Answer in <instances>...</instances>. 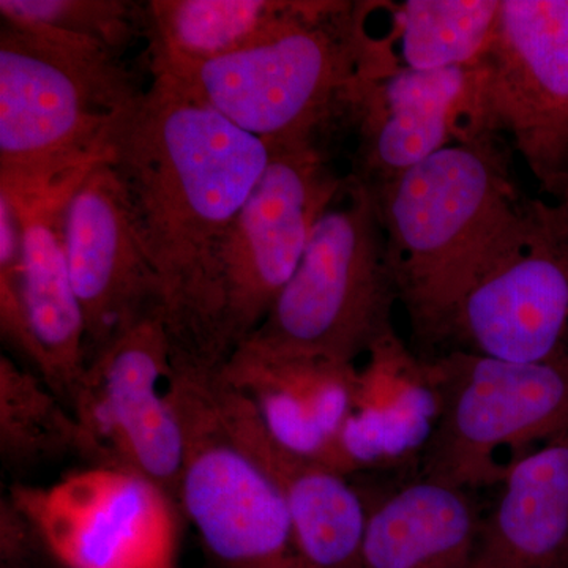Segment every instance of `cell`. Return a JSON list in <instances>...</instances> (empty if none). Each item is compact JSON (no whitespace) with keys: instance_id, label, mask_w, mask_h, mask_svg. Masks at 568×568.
Returning <instances> with one entry per match:
<instances>
[{"instance_id":"cell-17","label":"cell","mask_w":568,"mask_h":568,"mask_svg":"<svg viewBox=\"0 0 568 568\" xmlns=\"http://www.w3.org/2000/svg\"><path fill=\"white\" fill-rule=\"evenodd\" d=\"M220 373L248 399L276 443L335 469L357 365L242 343Z\"/></svg>"},{"instance_id":"cell-12","label":"cell","mask_w":568,"mask_h":568,"mask_svg":"<svg viewBox=\"0 0 568 568\" xmlns=\"http://www.w3.org/2000/svg\"><path fill=\"white\" fill-rule=\"evenodd\" d=\"M41 551L63 568H174L181 510L136 474L91 466L52 487L10 488Z\"/></svg>"},{"instance_id":"cell-16","label":"cell","mask_w":568,"mask_h":568,"mask_svg":"<svg viewBox=\"0 0 568 568\" xmlns=\"http://www.w3.org/2000/svg\"><path fill=\"white\" fill-rule=\"evenodd\" d=\"M211 387L234 435L274 478L308 568H364L366 503L349 478L287 450L268 435L253 406L220 373Z\"/></svg>"},{"instance_id":"cell-20","label":"cell","mask_w":568,"mask_h":568,"mask_svg":"<svg viewBox=\"0 0 568 568\" xmlns=\"http://www.w3.org/2000/svg\"><path fill=\"white\" fill-rule=\"evenodd\" d=\"M366 503L364 568H469L481 521L470 491L418 477Z\"/></svg>"},{"instance_id":"cell-7","label":"cell","mask_w":568,"mask_h":568,"mask_svg":"<svg viewBox=\"0 0 568 568\" xmlns=\"http://www.w3.org/2000/svg\"><path fill=\"white\" fill-rule=\"evenodd\" d=\"M213 369L173 362L185 455L178 506L219 568H308L278 485L216 405Z\"/></svg>"},{"instance_id":"cell-24","label":"cell","mask_w":568,"mask_h":568,"mask_svg":"<svg viewBox=\"0 0 568 568\" xmlns=\"http://www.w3.org/2000/svg\"><path fill=\"white\" fill-rule=\"evenodd\" d=\"M2 20L85 37L119 54L132 43L144 6L123 0H0Z\"/></svg>"},{"instance_id":"cell-4","label":"cell","mask_w":568,"mask_h":568,"mask_svg":"<svg viewBox=\"0 0 568 568\" xmlns=\"http://www.w3.org/2000/svg\"><path fill=\"white\" fill-rule=\"evenodd\" d=\"M110 48L44 26H0V185L32 189L102 159L141 93Z\"/></svg>"},{"instance_id":"cell-18","label":"cell","mask_w":568,"mask_h":568,"mask_svg":"<svg viewBox=\"0 0 568 568\" xmlns=\"http://www.w3.org/2000/svg\"><path fill=\"white\" fill-rule=\"evenodd\" d=\"M465 82V67H399L361 85L349 111L361 134L355 178L369 185L388 181L454 144L452 121Z\"/></svg>"},{"instance_id":"cell-22","label":"cell","mask_w":568,"mask_h":568,"mask_svg":"<svg viewBox=\"0 0 568 568\" xmlns=\"http://www.w3.org/2000/svg\"><path fill=\"white\" fill-rule=\"evenodd\" d=\"M85 459L77 416L40 375L0 355V458L14 474L67 458Z\"/></svg>"},{"instance_id":"cell-23","label":"cell","mask_w":568,"mask_h":568,"mask_svg":"<svg viewBox=\"0 0 568 568\" xmlns=\"http://www.w3.org/2000/svg\"><path fill=\"white\" fill-rule=\"evenodd\" d=\"M500 0H406L387 33L398 65L446 70L474 61L491 36Z\"/></svg>"},{"instance_id":"cell-3","label":"cell","mask_w":568,"mask_h":568,"mask_svg":"<svg viewBox=\"0 0 568 568\" xmlns=\"http://www.w3.org/2000/svg\"><path fill=\"white\" fill-rule=\"evenodd\" d=\"M377 2L301 0L286 24L248 50L152 69L268 145L315 142L358 88L399 69L390 39L368 31Z\"/></svg>"},{"instance_id":"cell-5","label":"cell","mask_w":568,"mask_h":568,"mask_svg":"<svg viewBox=\"0 0 568 568\" xmlns=\"http://www.w3.org/2000/svg\"><path fill=\"white\" fill-rule=\"evenodd\" d=\"M398 291L375 193L351 175L317 220L293 278L244 343L357 365L395 331Z\"/></svg>"},{"instance_id":"cell-9","label":"cell","mask_w":568,"mask_h":568,"mask_svg":"<svg viewBox=\"0 0 568 568\" xmlns=\"http://www.w3.org/2000/svg\"><path fill=\"white\" fill-rule=\"evenodd\" d=\"M454 349L568 366V204L523 197L448 324Z\"/></svg>"},{"instance_id":"cell-13","label":"cell","mask_w":568,"mask_h":568,"mask_svg":"<svg viewBox=\"0 0 568 568\" xmlns=\"http://www.w3.org/2000/svg\"><path fill=\"white\" fill-rule=\"evenodd\" d=\"M65 246L84 317L88 364L136 325L164 320L159 275L141 244L121 182L103 159L89 164L71 190Z\"/></svg>"},{"instance_id":"cell-1","label":"cell","mask_w":568,"mask_h":568,"mask_svg":"<svg viewBox=\"0 0 568 568\" xmlns=\"http://www.w3.org/2000/svg\"><path fill=\"white\" fill-rule=\"evenodd\" d=\"M111 126L102 159L121 182L162 284L173 362L220 369L222 254L272 148L164 74Z\"/></svg>"},{"instance_id":"cell-2","label":"cell","mask_w":568,"mask_h":568,"mask_svg":"<svg viewBox=\"0 0 568 568\" xmlns=\"http://www.w3.org/2000/svg\"><path fill=\"white\" fill-rule=\"evenodd\" d=\"M369 186L398 301L417 338L439 345L525 197L511 181L507 149L495 136L454 142Z\"/></svg>"},{"instance_id":"cell-25","label":"cell","mask_w":568,"mask_h":568,"mask_svg":"<svg viewBox=\"0 0 568 568\" xmlns=\"http://www.w3.org/2000/svg\"><path fill=\"white\" fill-rule=\"evenodd\" d=\"M0 335L11 357L39 375L40 355L22 297L21 227L9 194L0 190Z\"/></svg>"},{"instance_id":"cell-19","label":"cell","mask_w":568,"mask_h":568,"mask_svg":"<svg viewBox=\"0 0 568 568\" xmlns=\"http://www.w3.org/2000/svg\"><path fill=\"white\" fill-rule=\"evenodd\" d=\"M469 568H568V432L508 469Z\"/></svg>"},{"instance_id":"cell-6","label":"cell","mask_w":568,"mask_h":568,"mask_svg":"<svg viewBox=\"0 0 568 568\" xmlns=\"http://www.w3.org/2000/svg\"><path fill=\"white\" fill-rule=\"evenodd\" d=\"M465 69L454 141L508 134L541 192L568 204V0H500Z\"/></svg>"},{"instance_id":"cell-15","label":"cell","mask_w":568,"mask_h":568,"mask_svg":"<svg viewBox=\"0 0 568 568\" xmlns=\"http://www.w3.org/2000/svg\"><path fill=\"white\" fill-rule=\"evenodd\" d=\"M364 358L336 444L335 470L346 477L420 462L440 416L432 357L414 353L392 331Z\"/></svg>"},{"instance_id":"cell-10","label":"cell","mask_w":568,"mask_h":568,"mask_svg":"<svg viewBox=\"0 0 568 568\" xmlns=\"http://www.w3.org/2000/svg\"><path fill=\"white\" fill-rule=\"evenodd\" d=\"M171 375L170 334L163 317H152L89 361L71 410L89 465L136 474L178 506L185 437Z\"/></svg>"},{"instance_id":"cell-14","label":"cell","mask_w":568,"mask_h":568,"mask_svg":"<svg viewBox=\"0 0 568 568\" xmlns=\"http://www.w3.org/2000/svg\"><path fill=\"white\" fill-rule=\"evenodd\" d=\"M84 170L32 189L0 185L20 220L22 297L39 349V375L70 409L88 358L84 317L67 260L65 211Z\"/></svg>"},{"instance_id":"cell-21","label":"cell","mask_w":568,"mask_h":568,"mask_svg":"<svg viewBox=\"0 0 568 568\" xmlns=\"http://www.w3.org/2000/svg\"><path fill=\"white\" fill-rule=\"evenodd\" d=\"M301 0H152L144 6L151 69L248 50L294 17Z\"/></svg>"},{"instance_id":"cell-11","label":"cell","mask_w":568,"mask_h":568,"mask_svg":"<svg viewBox=\"0 0 568 568\" xmlns=\"http://www.w3.org/2000/svg\"><path fill=\"white\" fill-rule=\"evenodd\" d=\"M222 254V338L227 358L257 331L293 278L317 220L345 182L325 164L316 142L271 145Z\"/></svg>"},{"instance_id":"cell-8","label":"cell","mask_w":568,"mask_h":568,"mask_svg":"<svg viewBox=\"0 0 568 568\" xmlns=\"http://www.w3.org/2000/svg\"><path fill=\"white\" fill-rule=\"evenodd\" d=\"M440 416L422 477L467 489L503 484L529 452L568 432V366L518 364L469 351L432 357Z\"/></svg>"}]
</instances>
